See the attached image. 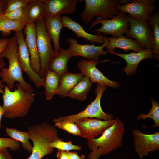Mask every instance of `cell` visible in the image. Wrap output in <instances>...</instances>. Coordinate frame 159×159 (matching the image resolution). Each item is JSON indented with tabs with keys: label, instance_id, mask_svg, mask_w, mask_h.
Here are the masks:
<instances>
[{
	"label": "cell",
	"instance_id": "cell-30",
	"mask_svg": "<svg viewBox=\"0 0 159 159\" xmlns=\"http://www.w3.org/2000/svg\"><path fill=\"white\" fill-rule=\"evenodd\" d=\"M152 107L149 109L150 112L147 114H140L137 115V120H145L147 118L153 119L155 123L153 126L146 127H159V105L155 100H151Z\"/></svg>",
	"mask_w": 159,
	"mask_h": 159
},
{
	"label": "cell",
	"instance_id": "cell-19",
	"mask_svg": "<svg viewBox=\"0 0 159 159\" xmlns=\"http://www.w3.org/2000/svg\"><path fill=\"white\" fill-rule=\"evenodd\" d=\"M62 21L64 27L73 31L77 37L82 38L93 43L102 44L107 37L100 35H94L89 33L83 29L80 24L74 21L68 16H62Z\"/></svg>",
	"mask_w": 159,
	"mask_h": 159
},
{
	"label": "cell",
	"instance_id": "cell-5",
	"mask_svg": "<svg viewBox=\"0 0 159 159\" xmlns=\"http://www.w3.org/2000/svg\"><path fill=\"white\" fill-rule=\"evenodd\" d=\"M85 7L80 16L83 24L87 25L95 16L104 19H111L120 11L117 9L118 0H85Z\"/></svg>",
	"mask_w": 159,
	"mask_h": 159
},
{
	"label": "cell",
	"instance_id": "cell-1",
	"mask_svg": "<svg viewBox=\"0 0 159 159\" xmlns=\"http://www.w3.org/2000/svg\"><path fill=\"white\" fill-rule=\"evenodd\" d=\"M16 86L17 89L13 91H11L6 85L4 89L2 107L4 112L3 116L7 119L26 116L35 100L33 92L26 91L19 83Z\"/></svg>",
	"mask_w": 159,
	"mask_h": 159
},
{
	"label": "cell",
	"instance_id": "cell-31",
	"mask_svg": "<svg viewBox=\"0 0 159 159\" xmlns=\"http://www.w3.org/2000/svg\"><path fill=\"white\" fill-rule=\"evenodd\" d=\"M52 147L65 151H69L72 150H80L81 147L79 146L73 144L71 141L64 142L60 138H58L49 144Z\"/></svg>",
	"mask_w": 159,
	"mask_h": 159
},
{
	"label": "cell",
	"instance_id": "cell-40",
	"mask_svg": "<svg viewBox=\"0 0 159 159\" xmlns=\"http://www.w3.org/2000/svg\"><path fill=\"white\" fill-rule=\"evenodd\" d=\"M57 159H69L66 151L59 150L57 153Z\"/></svg>",
	"mask_w": 159,
	"mask_h": 159
},
{
	"label": "cell",
	"instance_id": "cell-17",
	"mask_svg": "<svg viewBox=\"0 0 159 159\" xmlns=\"http://www.w3.org/2000/svg\"><path fill=\"white\" fill-rule=\"evenodd\" d=\"M25 35V41L29 52L32 67L39 74L40 69V60L37 43L36 23L27 24L23 32Z\"/></svg>",
	"mask_w": 159,
	"mask_h": 159
},
{
	"label": "cell",
	"instance_id": "cell-16",
	"mask_svg": "<svg viewBox=\"0 0 159 159\" xmlns=\"http://www.w3.org/2000/svg\"><path fill=\"white\" fill-rule=\"evenodd\" d=\"M79 0H44V19L63 14H74Z\"/></svg>",
	"mask_w": 159,
	"mask_h": 159
},
{
	"label": "cell",
	"instance_id": "cell-42",
	"mask_svg": "<svg viewBox=\"0 0 159 159\" xmlns=\"http://www.w3.org/2000/svg\"><path fill=\"white\" fill-rule=\"evenodd\" d=\"M4 112V109L0 104V128L1 127V121L2 116H3Z\"/></svg>",
	"mask_w": 159,
	"mask_h": 159
},
{
	"label": "cell",
	"instance_id": "cell-25",
	"mask_svg": "<svg viewBox=\"0 0 159 159\" xmlns=\"http://www.w3.org/2000/svg\"><path fill=\"white\" fill-rule=\"evenodd\" d=\"M61 75L47 69L44 78L43 86L45 89V94L47 100H51L59 87Z\"/></svg>",
	"mask_w": 159,
	"mask_h": 159
},
{
	"label": "cell",
	"instance_id": "cell-23",
	"mask_svg": "<svg viewBox=\"0 0 159 159\" xmlns=\"http://www.w3.org/2000/svg\"><path fill=\"white\" fill-rule=\"evenodd\" d=\"M62 17V16L59 15L44 19L46 29L53 42L55 54L60 48L59 39L61 30L64 27Z\"/></svg>",
	"mask_w": 159,
	"mask_h": 159
},
{
	"label": "cell",
	"instance_id": "cell-22",
	"mask_svg": "<svg viewBox=\"0 0 159 159\" xmlns=\"http://www.w3.org/2000/svg\"><path fill=\"white\" fill-rule=\"evenodd\" d=\"M84 75L82 73H74L68 72L61 75L59 87L56 95L62 97L66 95L82 80Z\"/></svg>",
	"mask_w": 159,
	"mask_h": 159
},
{
	"label": "cell",
	"instance_id": "cell-36",
	"mask_svg": "<svg viewBox=\"0 0 159 159\" xmlns=\"http://www.w3.org/2000/svg\"><path fill=\"white\" fill-rule=\"evenodd\" d=\"M101 155V150L97 148L93 149L89 155V159H98Z\"/></svg>",
	"mask_w": 159,
	"mask_h": 159
},
{
	"label": "cell",
	"instance_id": "cell-15",
	"mask_svg": "<svg viewBox=\"0 0 159 159\" xmlns=\"http://www.w3.org/2000/svg\"><path fill=\"white\" fill-rule=\"evenodd\" d=\"M97 62L82 59L78 62L77 66L81 73L87 77L93 83H97L113 88H118L119 85L117 82L108 79L97 68Z\"/></svg>",
	"mask_w": 159,
	"mask_h": 159
},
{
	"label": "cell",
	"instance_id": "cell-41",
	"mask_svg": "<svg viewBox=\"0 0 159 159\" xmlns=\"http://www.w3.org/2000/svg\"><path fill=\"white\" fill-rule=\"evenodd\" d=\"M4 57H0V70L4 68L6 65V63ZM5 86L3 84L1 80L0 79V88L3 89Z\"/></svg>",
	"mask_w": 159,
	"mask_h": 159
},
{
	"label": "cell",
	"instance_id": "cell-26",
	"mask_svg": "<svg viewBox=\"0 0 159 159\" xmlns=\"http://www.w3.org/2000/svg\"><path fill=\"white\" fill-rule=\"evenodd\" d=\"M93 83L87 77L84 75L82 80L66 95V97L81 101H84L87 99Z\"/></svg>",
	"mask_w": 159,
	"mask_h": 159
},
{
	"label": "cell",
	"instance_id": "cell-6",
	"mask_svg": "<svg viewBox=\"0 0 159 159\" xmlns=\"http://www.w3.org/2000/svg\"><path fill=\"white\" fill-rule=\"evenodd\" d=\"M107 87L97 84L95 90L96 96L95 99L82 111L77 114L65 116H61L53 120L54 123L69 121L75 122L80 120L95 117L104 120L113 119V115L110 113H105L102 110L100 105L102 95Z\"/></svg>",
	"mask_w": 159,
	"mask_h": 159
},
{
	"label": "cell",
	"instance_id": "cell-7",
	"mask_svg": "<svg viewBox=\"0 0 159 159\" xmlns=\"http://www.w3.org/2000/svg\"><path fill=\"white\" fill-rule=\"evenodd\" d=\"M35 23L37 45L40 60L38 74L43 78L50 62L55 55V52L53 48L52 39L46 29L44 18L38 20Z\"/></svg>",
	"mask_w": 159,
	"mask_h": 159
},
{
	"label": "cell",
	"instance_id": "cell-10",
	"mask_svg": "<svg viewBox=\"0 0 159 159\" xmlns=\"http://www.w3.org/2000/svg\"><path fill=\"white\" fill-rule=\"evenodd\" d=\"M129 16L130 26L126 34L127 37L135 39L143 49H148L153 51L155 45L153 30L150 20L138 21Z\"/></svg>",
	"mask_w": 159,
	"mask_h": 159
},
{
	"label": "cell",
	"instance_id": "cell-2",
	"mask_svg": "<svg viewBox=\"0 0 159 159\" xmlns=\"http://www.w3.org/2000/svg\"><path fill=\"white\" fill-rule=\"evenodd\" d=\"M17 49V42L14 35L9 39L8 44L0 56V57L6 58L9 62L8 68L5 67L1 69L0 77L2 82L6 83L10 90L13 88L15 82H17L25 90L33 92L34 90L32 85L23 78V72L18 58Z\"/></svg>",
	"mask_w": 159,
	"mask_h": 159
},
{
	"label": "cell",
	"instance_id": "cell-32",
	"mask_svg": "<svg viewBox=\"0 0 159 159\" xmlns=\"http://www.w3.org/2000/svg\"><path fill=\"white\" fill-rule=\"evenodd\" d=\"M54 125L59 129L66 131L70 134L80 136V130L74 122L67 121L61 123H54Z\"/></svg>",
	"mask_w": 159,
	"mask_h": 159
},
{
	"label": "cell",
	"instance_id": "cell-27",
	"mask_svg": "<svg viewBox=\"0 0 159 159\" xmlns=\"http://www.w3.org/2000/svg\"><path fill=\"white\" fill-rule=\"evenodd\" d=\"M5 130L7 136L21 142L25 149L29 153L32 152V146L29 142V135L28 132L19 131L13 127H6Z\"/></svg>",
	"mask_w": 159,
	"mask_h": 159
},
{
	"label": "cell",
	"instance_id": "cell-20",
	"mask_svg": "<svg viewBox=\"0 0 159 159\" xmlns=\"http://www.w3.org/2000/svg\"><path fill=\"white\" fill-rule=\"evenodd\" d=\"M109 43L105 47L107 52H113L117 48L127 52L131 50L138 52L143 48L136 40L122 35L118 37L108 38Z\"/></svg>",
	"mask_w": 159,
	"mask_h": 159
},
{
	"label": "cell",
	"instance_id": "cell-38",
	"mask_svg": "<svg viewBox=\"0 0 159 159\" xmlns=\"http://www.w3.org/2000/svg\"><path fill=\"white\" fill-rule=\"evenodd\" d=\"M9 39L6 38H0V56L7 45Z\"/></svg>",
	"mask_w": 159,
	"mask_h": 159
},
{
	"label": "cell",
	"instance_id": "cell-44",
	"mask_svg": "<svg viewBox=\"0 0 159 159\" xmlns=\"http://www.w3.org/2000/svg\"><path fill=\"white\" fill-rule=\"evenodd\" d=\"M4 11L0 6V15H4Z\"/></svg>",
	"mask_w": 159,
	"mask_h": 159
},
{
	"label": "cell",
	"instance_id": "cell-9",
	"mask_svg": "<svg viewBox=\"0 0 159 159\" xmlns=\"http://www.w3.org/2000/svg\"><path fill=\"white\" fill-rule=\"evenodd\" d=\"M14 36L17 43L18 58L22 72L25 73L37 88L43 86L44 78H41L32 67L29 52L22 30L15 32Z\"/></svg>",
	"mask_w": 159,
	"mask_h": 159
},
{
	"label": "cell",
	"instance_id": "cell-18",
	"mask_svg": "<svg viewBox=\"0 0 159 159\" xmlns=\"http://www.w3.org/2000/svg\"><path fill=\"white\" fill-rule=\"evenodd\" d=\"M108 52L120 57L126 61L127 66L123 70L126 72L127 75L134 74L135 73L138 65L143 60L147 58H154L152 51L147 48H144L137 52H131L127 54H119L114 52Z\"/></svg>",
	"mask_w": 159,
	"mask_h": 159
},
{
	"label": "cell",
	"instance_id": "cell-43",
	"mask_svg": "<svg viewBox=\"0 0 159 159\" xmlns=\"http://www.w3.org/2000/svg\"><path fill=\"white\" fill-rule=\"evenodd\" d=\"M119 4H123L125 5L128 4L129 3L130 0H118Z\"/></svg>",
	"mask_w": 159,
	"mask_h": 159
},
{
	"label": "cell",
	"instance_id": "cell-14",
	"mask_svg": "<svg viewBox=\"0 0 159 159\" xmlns=\"http://www.w3.org/2000/svg\"><path fill=\"white\" fill-rule=\"evenodd\" d=\"M115 120H102L97 118H87L78 120L75 123L80 132V137L91 139L100 135L112 126Z\"/></svg>",
	"mask_w": 159,
	"mask_h": 159
},
{
	"label": "cell",
	"instance_id": "cell-29",
	"mask_svg": "<svg viewBox=\"0 0 159 159\" xmlns=\"http://www.w3.org/2000/svg\"><path fill=\"white\" fill-rule=\"evenodd\" d=\"M150 21L152 26L154 36V48L152 51L154 58L159 60V11L154 13Z\"/></svg>",
	"mask_w": 159,
	"mask_h": 159
},
{
	"label": "cell",
	"instance_id": "cell-34",
	"mask_svg": "<svg viewBox=\"0 0 159 159\" xmlns=\"http://www.w3.org/2000/svg\"><path fill=\"white\" fill-rule=\"evenodd\" d=\"M30 0H8L4 14L25 6Z\"/></svg>",
	"mask_w": 159,
	"mask_h": 159
},
{
	"label": "cell",
	"instance_id": "cell-13",
	"mask_svg": "<svg viewBox=\"0 0 159 159\" xmlns=\"http://www.w3.org/2000/svg\"><path fill=\"white\" fill-rule=\"evenodd\" d=\"M67 42L69 43V48L72 52L73 56H80L87 59L89 60L97 62L100 55H104L107 53L103 50L109 43L108 37L105 39L101 46H96L94 43L92 45L81 44L77 42L75 39L70 38Z\"/></svg>",
	"mask_w": 159,
	"mask_h": 159
},
{
	"label": "cell",
	"instance_id": "cell-28",
	"mask_svg": "<svg viewBox=\"0 0 159 159\" xmlns=\"http://www.w3.org/2000/svg\"><path fill=\"white\" fill-rule=\"evenodd\" d=\"M26 24L15 21L9 18L4 15H0V31L8 34L11 31L15 32L22 30Z\"/></svg>",
	"mask_w": 159,
	"mask_h": 159
},
{
	"label": "cell",
	"instance_id": "cell-45",
	"mask_svg": "<svg viewBox=\"0 0 159 159\" xmlns=\"http://www.w3.org/2000/svg\"><path fill=\"white\" fill-rule=\"evenodd\" d=\"M4 92V90H3V89L0 88V93H1L2 94Z\"/></svg>",
	"mask_w": 159,
	"mask_h": 159
},
{
	"label": "cell",
	"instance_id": "cell-3",
	"mask_svg": "<svg viewBox=\"0 0 159 159\" xmlns=\"http://www.w3.org/2000/svg\"><path fill=\"white\" fill-rule=\"evenodd\" d=\"M27 132L33 145L31 154L27 159H41L53 152L54 148L49 144L59 138L54 125L44 122L29 127Z\"/></svg>",
	"mask_w": 159,
	"mask_h": 159
},
{
	"label": "cell",
	"instance_id": "cell-39",
	"mask_svg": "<svg viewBox=\"0 0 159 159\" xmlns=\"http://www.w3.org/2000/svg\"><path fill=\"white\" fill-rule=\"evenodd\" d=\"M0 159H12L7 148L0 151Z\"/></svg>",
	"mask_w": 159,
	"mask_h": 159
},
{
	"label": "cell",
	"instance_id": "cell-37",
	"mask_svg": "<svg viewBox=\"0 0 159 159\" xmlns=\"http://www.w3.org/2000/svg\"><path fill=\"white\" fill-rule=\"evenodd\" d=\"M66 152L68 155L69 159H85V156L84 155L80 156L77 152H71L70 151H66Z\"/></svg>",
	"mask_w": 159,
	"mask_h": 159
},
{
	"label": "cell",
	"instance_id": "cell-21",
	"mask_svg": "<svg viewBox=\"0 0 159 159\" xmlns=\"http://www.w3.org/2000/svg\"><path fill=\"white\" fill-rule=\"evenodd\" d=\"M72 57L73 53L70 49L64 50L60 47L50 62L47 69L62 75L68 71V62Z\"/></svg>",
	"mask_w": 159,
	"mask_h": 159
},
{
	"label": "cell",
	"instance_id": "cell-35",
	"mask_svg": "<svg viewBox=\"0 0 159 159\" xmlns=\"http://www.w3.org/2000/svg\"><path fill=\"white\" fill-rule=\"evenodd\" d=\"M6 17L15 21L25 23L27 24L26 16L23 8L4 14Z\"/></svg>",
	"mask_w": 159,
	"mask_h": 159
},
{
	"label": "cell",
	"instance_id": "cell-11",
	"mask_svg": "<svg viewBox=\"0 0 159 159\" xmlns=\"http://www.w3.org/2000/svg\"><path fill=\"white\" fill-rule=\"evenodd\" d=\"M155 0H133L123 5H119L117 9L120 12L127 13L132 19L140 21H150L154 14L156 6Z\"/></svg>",
	"mask_w": 159,
	"mask_h": 159
},
{
	"label": "cell",
	"instance_id": "cell-12",
	"mask_svg": "<svg viewBox=\"0 0 159 159\" xmlns=\"http://www.w3.org/2000/svg\"><path fill=\"white\" fill-rule=\"evenodd\" d=\"M132 134L136 152L141 158L150 152L159 150V132L146 134L138 129H133Z\"/></svg>",
	"mask_w": 159,
	"mask_h": 159
},
{
	"label": "cell",
	"instance_id": "cell-8",
	"mask_svg": "<svg viewBox=\"0 0 159 159\" xmlns=\"http://www.w3.org/2000/svg\"><path fill=\"white\" fill-rule=\"evenodd\" d=\"M100 24L102 26L94 31L105 35H111L113 37H118L126 34L129 31L130 18L129 15L120 12L110 19H104L97 17L91 22L88 29H90L96 25Z\"/></svg>",
	"mask_w": 159,
	"mask_h": 159
},
{
	"label": "cell",
	"instance_id": "cell-24",
	"mask_svg": "<svg viewBox=\"0 0 159 159\" xmlns=\"http://www.w3.org/2000/svg\"><path fill=\"white\" fill-rule=\"evenodd\" d=\"M44 0H30L23 7L27 24L34 23L44 17Z\"/></svg>",
	"mask_w": 159,
	"mask_h": 159
},
{
	"label": "cell",
	"instance_id": "cell-33",
	"mask_svg": "<svg viewBox=\"0 0 159 159\" xmlns=\"http://www.w3.org/2000/svg\"><path fill=\"white\" fill-rule=\"evenodd\" d=\"M21 145L20 142L13 139L6 138H0V151L8 148L13 151L18 150Z\"/></svg>",
	"mask_w": 159,
	"mask_h": 159
},
{
	"label": "cell",
	"instance_id": "cell-4",
	"mask_svg": "<svg viewBox=\"0 0 159 159\" xmlns=\"http://www.w3.org/2000/svg\"><path fill=\"white\" fill-rule=\"evenodd\" d=\"M124 132V124L117 117L113 125L106 130L100 137L87 139L88 147L92 151L95 149L100 148L101 155L107 154L122 146Z\"/></svg>",
	"mask_w": 159,
	"mask_h": 159
}]
</instances>
